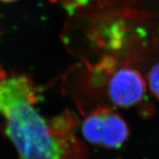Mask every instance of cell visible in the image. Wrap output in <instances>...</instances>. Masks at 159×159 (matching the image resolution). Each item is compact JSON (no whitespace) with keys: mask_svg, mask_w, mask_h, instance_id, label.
Wrapping results in <instances>:
<instances>
[{"mask_svg":"<svg viewBox=\"0 0 159 159\" xmlns=\"http://www.w3.org/2000/svg\"><path fill=\"white\" fill-rule=\"evenodd\" d=\"M38 90L25 75L0 71V116L19 159H87L71 115L48 120L36 109Z\"/></svg>","mask_w":159,"mask_h":159,"instance_id":"6da1fadb","label":"cell"},{"mask_svg":"<svg viewBox=\"0 0 159 159\" xmlns=\"http://www.w3.org/2000/svg\"><path fill=\"white\" fill-rule=\"evenodd\" d=\"M82 133L89 142L101 147L116 149L128 138V125L117 113L108 109L93 111L84 119Z\"/></svg>","mask_w":159,"mask_h":159,"instance_id":"7a4b0ae2","label":"cell"},{"mask_svg":"<svg viewBox=\"0 0 159 159\" xmlns=\"http://www.w3.org/2000/svg\"><path fill=\"white\" fill-rule=\"evenodd\" d=\"M146 91V83L141 74L131 67H123L115 72L108 85L111 101L121 107H132L140 103Z\"/></svg>","mask_w":159,"mask_h":159,"instance_id":"3957f363","label":"cell"},{"mask_svg":"<svg viewBox=\"0 0 159 159\" xmlns=\"http://www.w3.org/2000/svg\"><path fill=\"white\" fill-rule=\"evenodd\" d=\"M147 81L151 93L159 101V62L153 64L149 69Z\"/></svg>","mask_w":159,"mask_h":159,"instance_id":"277c9868","label":"cell"},{"mask_svg":"<svg viewBox=\"0 0 159 159\" xmlns=\"http://www.w3.org/2000/svg\"><path fill=\"white\" fill-rule=\"evenodd\" d=\"M52 1H58V0H52ZM61 1H63V0H61ZM66 1V0H65ZM68 2H71V3H75V2H77V3H80L82 1H84V0H67Z\"/></svg>","mask_w":159,"mask_h":159,"instance_id":"5b68a950","label":"cell"},{"mask_svg":"<svg viewBox=\"0 0 159 159\" xmlns=\"http://www.w3.org/2000/svg\"><path fill=\"white\" fill-rule=\"evenodd\" d=\"M0 1H2V2H16L17 0H0Z\"/></svg>","mask_w":159,"mask_h":159,"instance_id":"8992f818","label":"cell"}]
</instances>
